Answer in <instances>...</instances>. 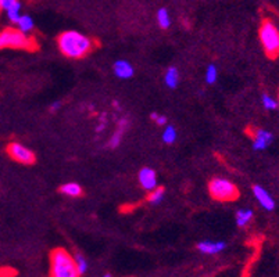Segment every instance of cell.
Segmentation results:
<instances>
[{
  "instance_id": "cell-2",
  "label": "cell",
  "mask_w": 279,
  "mask_h": 277,
  "mask_svg": "<svg viewBox=\"0 0 279 277\" xmlns=\"http://www.w3.org/2000/svg\"><path fill=\"white\" fill-rule=\"evenodd\" d=\"M6 49L35 51L38 49V42L30 34H24L17 28H4L0 31V50Z\"/></svg>"
},
{
  "instance_id": "cell-23",
  "label": "cell",
  "mask_w": 279,
  "mask_h": 277,
  "mask_svg": "<svg viewBox=\"0 0 279 277\" xmlns=\"http://www.w3.org/2000/svg\"><path fill=\"white\" fill-rule=\"evenodd\" d=\"M261 103H263V105H264L265 109H268V111H274V109L278 108V102L271 97L270 95H263L261 97Z\"/></svg>"
},
{
  "instance_id": "cell-4",
  "label": "cell",
  "mask_w": 279,
  "mask_h": 277,
  "mask_svg": "<svg viewBox=\"0 0 279 277\" xmlns=\"http://www.w3.org/2000/svg\"><path fill=\"white\" fill-rule=\"evenodd\" d=\"M260 43L265 54L271 60L278 59L279 54V30L272 20H264L258 30Z\"/></svg>"
},
{
  "instance_id": "cell-14",
  "label": "cell",
  "mask_w": 279,
  "mask_h": 277,
  "mask_svg": "<svg viewBox=\"0 0 279 277\" xmlns=\"http://www.w3.org/2000/svg\"><path fill=\"white\" fill-rule=\"evenodd\" d=\"M17 24V30H20L24 34H30L31 31H34L35 28V24H34V20L32 17L28 14H21L18 21L15 22Z\"/></svg>"
},
{
  "instance_id": "cell-16",
  "label": "cell",
  "mask_w": 279,
  "mask_h": 277,
  "mask_svg": "<svg viewBox=\"0 0 279 277\" xmlns=\"http://www.w3.org/2000/svg\"><path fill=\"white\" fill-rule=\"evenodd\" d=\"M254 216L253 209H239L236 212V225L239 227H244L251 222V219Z\"/></svg>"
},
{
  "instance_id": "cell-7",
  "label": "cell",
  "mask_w": 279,
  "mask_h": 277,
  "mask_svg": "<svg viewBox=\"0 0 279 277\" xmlns=\"http://www.w3.org/2000/svg\"><path fill=\"white\" fill-rule=\"evenodd\" d=\"M250 133V136L253 138V148L257 150V151H261V150H265L267 147L270 146L274 140V136H272L271 132L265 131V129H261V128H256V129H250L247 131Z\"/></svg>"
},
{
  "instance_id": "cell-5",
  "label": "cell",
  "mask_w": 279,
  "mask_h": 277,
  "mask_svg": "<svg viewBox=\"0 0 279 277\" xmlns=\"http://www.w3.org/2000/svg\"><path fill=\"white\" fill-rule=\"evenodd\" d=\"M208 193L211 198L221 203H232L239 198V189L225 177H213L208 183Z\"/></svg>"
},
{
  "instance_id": "cell-22",
  "label": "cell",
  "mask_w": 279,
  "mask_h": 277,
  "mask_svg": "<svg viewBox=\"0 0 279 277\" xmlns=\"http://www.w3.org/2000/svg\"><path fill=\"white\" fill-rule=\"evenodd\" d=\"M74 262H75V266H77V269L80 272V275H83L88 270V262H86L85 256L82 255V254H75Z\"/></svg>"
},
{
  "instance_id": "cell-18",
  "label": "cell",
  "mask_w": 279,
  "mask_h": 277,
  "mask_svg": "<svg viewBox=\"0 0 279 277\" xmlns=\"http://www.w3.org/2000/svg\"><path fill=\"white\" fill-rule=\"evenodd\" d=\"M164 196H165V190L157 186V187H155V189L149 191L147 201H149L150 204H160L162 200H164Z\"/></svg>"
},
{
  "instance_id": "cell-17",
  "label": "cell",
  "mask_w": 279,
  "mask_h": 277,
  "mask_svg": "<svg viewBox=\"0 0 279 277\" xmlns=\"http://www.w3.org/2000/svg\"><path fill=\"white\" fill-rule=\"evenodd\" d=\"M157 24H159V27L162 28V30L169 28V25H171V15H169V11L167 8L161 7L157 11Z\"/></svg>"
},
{
  "instance_id": "cell-8",
  "label": "cell",
  "mask_w": 279,
  "mask_h": 277,
  "mask_svg": "<svg viewBox=\"0 0 279 277\" xmlns=\"http://www.w3.org/2000/svg\"><path fill=\"white\" fill-rule=\"evenodd\" d=\"M253 194H254L258 204L261 205L265 211H274L275 209V200L272 198L271 194L264 187H261L258 184L253 186Z\"/></svg>"
},
{
  "instance_id": "cell-10",
  "label": "cell",
  "mask_w": 279,
  "mask_h": 277,
  "mask_svg": "<svg viewBox=\"0 0 279 277\" xmlns=\"http://www.w3.org/2000/svg\"><path fill=\"white\" fill-rule=\"evenodd\" d=\"M113 72L114 75L120 78V79H129L132 78L135 69H133L132 64L126 60H118L113 66Z\"/></svg>"
},
{
  "instance_id": "cell-6",
  "label": "cell",
  "mask_w": 279,
  "mask_h": 277,
  "mask_svg": "<svg viewBox=\"0 0 279 277\" xmlns=\"http://www.w3.org/2000/svg\"><path fill=\"white\" fill-rule=\"evenodd\" d=\"M6 151H7L11 160L18 162V164H22V165H32L37 161L35 153L27 146L18 143V141H11L6 148Z\"/></svg>"
},
{
  "instance_id": "cell-12",
  "label": "cell",
  "mask_w": 279,
  "mask_h": 277,
  "mask_svg": "<svg viewBox=\"0 0 279 277\" xmlns=\"http://www.w3.org/2000/svg\"><path fill=\"white\" fill-rule=\"evenodd\" d=\"M227 244L224 241H201L198 244V249L207 255H214L218 254L222 249H225Z\"/></svg>"
},
{
  "instance_id": "cell-15",
  "label": "cell",
  "mask_w": 279,
  "mask_h": 277,
  "mask_svg": "<svg viewBox=\"0 0 279 277\" xmlns=\"http://www.w3.org/2000/svg\"><path fill=\"white\" fill-rule=\"evenodd\" d=\"M164 80H165V85L169 89H175L178 86V83H179V71H178V68L169 67L167 72H165Z\"/></svg>"
},
{
  "instance_id": "cell-19",
  "label": "cell",
  "mask_w": 279,
  "mask_h": 277,
  "mask_svg": "<svg viewBox=\"0 0 279 277\" xmlns=\"http://www.w3.org/2000/svg\"><path fill=\"white\" fill-rule=\"evenodd\" d=\"M4 11H6V14H7L8 20L13 22V24H15V22L18 21L20 15H21V3L17 0L15 3H13V4L10 6V7L6 8Z\"/></svg>"
},
{
  "instance_id": "cell-21",
  "label": "cell",
  "mask_w": 279,
  "mask_h": 277,
  "mask_svg": "<svg viewBox=\"0 0 279 277\" xmlns=\"http://www.w3.org/2000/svg\"><path fill=\"white\" fill-rule=\"evenodd\" d=\"M204 79L208 85H213L217 82L218 79V69H217V67L214 66V64H210V66L207 67L206 69V73H204Z\"/></svg>"
},
{
  "instance_id": "cell-13",
  "label": "cell",
  "mask_w": 279,
  "mask_h": 277,
  "mask_svg": "<svg viewBox=\"0 0 279 277\" xmlns=\"http://www.w3.org/2000/svg\"><path fill=\"white\" fill-rule=\"evenodd\" d=\"M59 190L61 194H64V196H67V197L77 198V197H81L82 194H83V189H82L78 183H75V182L64 183V184H61V186H60Z\"/></svg>"
},
{
  "instance_id": "cell-9",
  "label": "cell",
  "mask_w": 279,
  "mask_h": 277,
  "mask_svg": "<svg viewBox=\"0 0 279 277\" xmlns=\"http://www.w3.org/2000/svg\"><path fill=\"white\" fill-rule=\"evenodd\" d=\"M138 180H139L142 189L150 191L155 187L159 186L157 182V173H156L155 169L152 168H142L140 169L139 175H138Z\"/></svg>"
},
{
  "instance_id": "cell-25",
  "label": "cell",
  "mask_w": 279,
  "mask_h": 277,
  "mask_svg": "<svg viewBox=\"0 0 279 277\" xmlns=\"http://www.w3.org/2000/svg\"><path fill=\"white\" fill-rule=\"evenodd\" d=\"M14 275H15V272L13 269H8V268L0 269V277H13Z\"/></svg>"
},
{
  "instance_id": "cell-27",
  "label": "cell",
  "mask_w": 279,
  "mask_h": 277,
  "mask_svg": "<svg viewBox=\"0 0 279 277\" xmlns=\"http://www.w3.org/2000/svg\"><path fill=\"white\" fill-rule=\"evenodd\" d=\"M60 107H61V103H60V102H54L52 104V105L49 107V109H50V112H57V111H59V109H60Z\"/></svg>"
},
{
  "instance_id": "cell-24",
  "label": "cell",
  "mask_w": 279,
  "mask_h": 277,
  "mask_svg": "<svg viewBox=\"0 0 279 277\" xmlns=\"http://www.w3.org/2000/svg\"><path fill=\"white\" fill-rule=\"evenodd\" d=\"M150 118H152L156 122V125H159V126H165V125H167V117H165V115H160V114H157V112H152V114H150Z\"/></svg>"
},
{
  "instance_id": "cell-20",
  "label": "cell",
  "mask_w": 279,
  "mask_h": 277,
  "mask_svg": "<svg viewBox=\"0 0 279 277\" xmlns=\"http://www.w3.org/2000/svg\"><path fill=\"white\" fill-rule=\"evenodd\" d=\"M176 129L172 126V125H165V129L162 132V141L165 143V144H172V143H175L176 140Z\"/></svg>"
},
{
  "instance_id": "cell-3",
  "label": "cell",
  "mask_w": 279,
  "mask_h": 277,
  "mask_svg": "<svg viewBox=\"0 0 279 277\" xmlns=\"http://www.w3.org/2000/svg\"><path fill=\"white\" fill-rule=\"evenodd\" d=\"M50 277H81L74 262V256L64 248H56L50 254Z\"/></svg>"
},
{
  "instance_id": "cell-1",
  "label": "cell",
  "mask_w": 279,
  "mask_h": 277,
  "mask_svg": "<svg viewBox=\"0 0 279 277\" xmlns=\"http://www.w3.org/2000/svg\"><path fill=\"white\" fill-rule=\"evenodd\" d=\"M57 47L67 59L81 60L93 51L95 40L78 31H66L57 36Z\"/></svg>"
},
{
  "instance_id": "cell-11",
  "label": "cell",
  "mask_w": 279,
  "mask_h": 277,
  "mask_svg": "<svg viewBox=\"0 0 279 277\" xmlns=\"http://www.w3.org/2000/svg\"><path fill=\"white\" fill-rule=\"evenodd\" d=\"M128 124H129V121H128L126 118H120V119H118L117 129L111 135L110 140H109V147H110V148H117V147L121 144L122 138H124L125 135V131H126V128H128Z\"/></svg>"
},
{
  "instance_id": "cell-29",
  "label": "cell",
  "mask_w": 279,
  "mask_h": 277,
  "mask_svg": "<svg viewBox=\"0 0 279 277\" xmlns=\"http://www.w3.org/2000/svg\"><path fill=\"white\" fill-rule=\"evenodd\" d=\"M1 11H3V10H1V7H0V14H1Z\"/></svg>"
},
{
  "instance_id": "cell-26",
  "label": "cell",
  "mask_w": 279,
  "mask_h": 277,
  "mask_svg": "<svg viewBox=\"0 0 279 277\" xmlns=\"http://www.w3.org/2000/svg\"><path fill=\"white\" fill-rule=\"evenodd\" d=\"M15 1L17 0H0V7H1V10H6V8L10 7Z\"/></svg>"
},
{
  "instance_id": "cell-28",
  "label": "cell",
  "mask_w": 279,
  "mask_h": 277,
  "mask_svg": "<svg viewBox=\"0 0 279 277\" xmlns=\"http://www.w3.org/2000/svg\"><path fill=\"white\" fill-rule=\"evenodd\" d=\"M103 277H111L110 275H106V276H103Z\"/></svg>"
}]
</instances>
